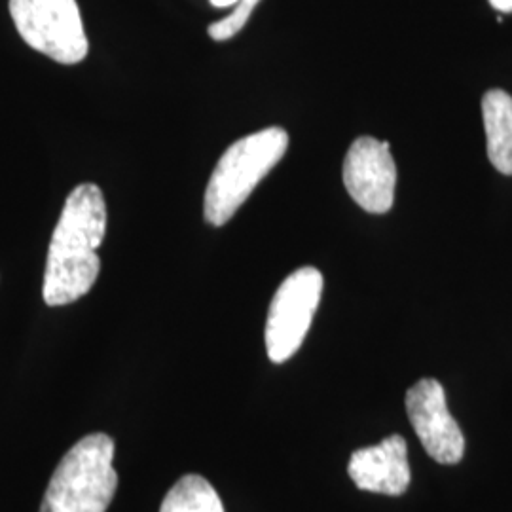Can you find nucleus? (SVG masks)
Here are the masks:
<instances>
[{
  "mask_svg": "<svg viewBox=\"0 0 512 512\" xmlns=\"http://www.w3.org/2000/svg\"><path fill=\"white\" fill-rule=\"evenodd\" d=\"M258 2L260 0H241L238 6L232 10L230 16L209 25V37L217 40V42H224V40L236 37L239 31L247 25V21L251 18V14L255 12Z\"/></svg>",
  "mask_w": 512,
  "mask_h": 512,
  "instance_id": "nucleus-11",
  "label": "nucleus"
},
{
  "mask_svg": "<svg viewBox=\"0 0 512 512\" xmlns=\"http://www.w3.org/2000/svg\"><path fill=\"white\" fill-rule=\"evenodd\" d=\"M490 4L494 6L495 10L503 12V14H511L512 0H490Z\"/></svg>",
  "mask_w": 512,
  "mask_h": 512,
  "instance_id": "nucleus-12",
  "label": "nucleus"
},
{
  "mask_svg": "<svg viewBox=\"0 0 512 512\" xmlns=\"http://www.w3.org/2000/svg\"><path fill=\"white\" fill-rule=\"evenodd\" d=\"M406 412L421 446L437 463L456 465L463 459L465 439L437 380L423 378L408 389Z\"/></svg>",
  "mask_w": 512,
  "mask_h": 512,
  "instance_id": "nucleus-6",
  "label": "nucleus"
},
{
  "mask_svg": "<svg viewBox=\"0 0 512 512\" xmlns=\"http://www.w3.org/2000/svg\"><path fill=\"white\" fill-rule=\"evenodd\" d=\"M344 184L355 203L372 215H384L395 202L397 165L387 141L359 137L344 160Z\"/></svg>",
  "mask_w": 512,
  "mask_h": 512,
  "instance_id": "nucleus-7",
  "label": "nucleus"
},
{
  "mask_svg": "<svg viewBox=\"0 0 512 512\" xmlns=\"http://www.w3.org/2000/svg\"><path fill=\"white\" fill-rule=\"evenodd\" d=\"M323 274L304 266L289 275L275 291L266 319V351L272 363H285L300 349L319 308Z\"/></svg>",
  "mask_w": 512,
  "mask_h": 512,
  "instance_id": "nucleus-5",
  "label": "nucleus"
},
{
  "mask_svg": "<svg viewBox=\"0 0 512 512\" xmlns=\"http://www.w3.org/2000/svg\"><path fill=\"white\" fill-rule=\"evenodd\" d=\"M10 16L21 38L61 65L86 59L90 42L76 0H10Z\"/></svg>",
  "mask_w": 512,
  "mask_h": 512,
  "instance_id": "nucleus-4",
  "label": "nucleus"
},
{
  "mask_svg": "<svg viewBox=\"0 0 512 512\" xmlns=\"http://www.w3.org/2000/svg\"><path fill=\"white\" fill-rule=\"evenodd\" d=\"M114 442L103 433L88 435L59 461L40 512H105L118 488L112 467Z\"/></svg>",
  "mask_w": 512,
  "mask_h": 512,
  "instance_id": "nucleus-3",
  "label": "nucleus"
},
{
  "mask_svg": "<svg viewBox=\"0 0 512 512\" xmlns=\"http://www.w3.org/2000/svg\"><path fill=\"white\" fill-rule=\"evenodd\" d=\"M213 6H217V8H230V6H238L241 0H209Z\"/></svg>",
  "mask_w": 512,
  "mask_h": 512,
  "instance_id": "nucleus-13",
  "label": "nucleus"
},
{
  "mask_svg": "<svg viewBox=\"0 0 512 512\" xmlns=\"http://www.w3.org/2000/svg\"><path fill=\"white\" fill-rule=\"evenodd\" d=\"M287 148L289 135L283 128L262 129L230 145L205 188V222L219 228L234 219L260 181L281 162Z\"/></svg>",
  "mask_w": 512,
  "mask_h": 512,
  "instance_id": "nucleus-2",
  "label": "nucleus"
},
{
  "mask_svg": "<svg viewBox=\"0 0 512 512\" xmlns=\"http://www.w3.org/2000/svg\"><path fill=\"white\" fill-rule=\"evenodd\" d=\"M348 473L359 490L372 494L403 495L412 478L406 440L401 435H391L376 446L353 452Z\"/></svg>",
  "mask_w": 512,
  "mask_h": 512,
  "instance_id": "nucleus-8",
  "label": "nucleus"
},
{
  "mask_svg": "<svg viewBox=\"0 0 512 512\" xmlns=\"http://www.w3.org/2000/svg\"><path fill=\"white\" fill-rule=\"evenodd\" d=\"M160 512H224V507L203 476L186 475L167 492Z\"/></svg>",
  "mask_w": 512,
  "mask_h": 512,
  "instance_id": "nucleus-10",
  "label": "nucleus"
},
{
  "mask_svg": "<svg viewBox=\"0 0 512 512\" xmlns=\"http://www.w3.org/2000/svg\"><path fill=\"white\" fill-rule=\"evenodd\" d=\"M486 150L495 169L512 175V97L503 90H490L482 99Z\"/></svg>",
  "mask_w": 512,
  "mask_h": 512,
  "instance_id": "nucleus-9",
  "label": "nucleus"
},
{
  "mask_svg": "<svg viewBox=\"0 0 512 512\" xmlns=\"http://www.w3.org/2000/svg\"><path fill=\"white\" fill-rule=\"evenodd\" d=\"M107 234V203L97 184L76 186L55 224L44 272L42 296L48 306H67L92 291Z\"/></svg>",
  "mask_w": 512,
  "mask_h": 512,
  "instance_id": "nucleus-1",
  "label": "nucleus"
}]
</instances>
